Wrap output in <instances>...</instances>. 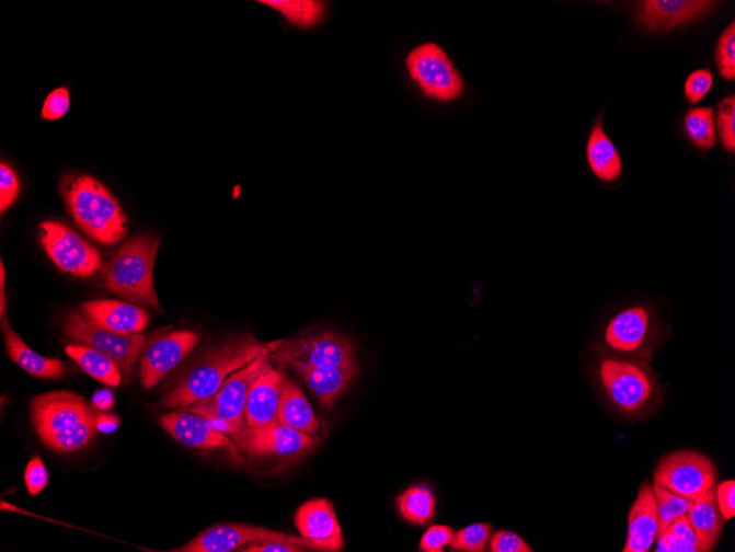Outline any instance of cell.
Segmentation results:
<instances>
[{"instance_id": "6da1fadb", "label": "cell", "mask_w": 735, "mask_h": 552, "mask_svg": "<svg viewBox=\"0 0 735 552\" xmlns=\"http://www.w3.org/2000/svg\"><path fill=\"white\" fill-rule=\"evenodd\" d=\"M279 343H264L252 333H242L209 346L164 395L161 405L168 410H182L211 398L229 377L261 355L272 354Z\"/></svg>"}, {"instance_id": "7a4b0ae2", "label": "cell", "mask_w": 735, "mask_h": 552, "mask_svg": "<svg viewBox=\"0 0 735 552\" xmlns=\"http://www.w3.org/2000/svg\"><path fill=\"white\" fill-rule=\"evenodd\" d=\"M62 195L78 226L91 238L115 245L127 233L126 216L101 182L87 174H70L62 181Z\"/></svg>"}, {"instance_id": "3957f363", "label": "cell", "mask_w": 735, "mask_h": 552, "mask_svg": "<svg viewBox=\"0 0 735 552\" xmlns=\"http://www.w3.org/2000/svg\"><path fill=\"white\" fill-rule=\"evenodd\" d=\"M160 243V239L150 233L131 238L106 267L105 287L130 302L162 312L153 280Z\"/></svg>"}, {"instance_id": "277c9868", "label": "cell", "mask_w": 735, "mask_h": 552, "mask_svg": "<svg viewBox=\"0 0 735 552\" xmlns=\"http://www.w3.org/2000/svg\"><path fill=\"white\" fill-rule=\"evenodd\" d=\"M271 367V354L261 355L229 377L215 395L185 410L206 419L225 422L234 426L242 435L238 445L240 447L248 434L244 411H246L250 392L257 378Z\"/></svg>"}, {"instance_id": "5b68a950", "label": "cell", "mask_w": 735, "mask_h": 552, "mask_svg": "<svg viewBox=\"0 0 735 552\" xmlns=\"http://www.w3.org/2000/svg\"><path fill=\"white\" fill-rule=\"evenodd\" d=\"M279 365H290L300 375L311 368L335 367L355 363L354 345L348 337L332 331H318L280 341L271 354Z\"/></svg>"}, {"instance_id": "8992f818", "label": "cell", "mask_w": 735, "mask_h": 552, "mask_svg": "<svg viewBox=\"0 0 735 552\" xmlns=\"http://www.w3.org/2000/svg\"><path fill=\"white\" fill-rule=\"evenodd\" d=\"M406 68L411 79L429 99L450 102L464 91L459 72L446 53L435 44L413 49L406 58Z\"/></svg>"}, {"instance_id": "52a82bcc", "label": "cell", "mask_w": 735, "mask_h": 552, "mask_svg": "<svg viewBox=\"0 0 735 552\" xmlns=\"http://www.w3.org/2000/svg\"><path fill=\"white\" fill-rule=\"evenodd\" d=\"M717 471L705 456L684 450L664 457L655 472L654 483L692 501L714 486Z\"/></svg>"}, {"instance_id": "ba28073f", "label": "cell", "mask_w": 735, "mask_h": 552, "mask_svg": "<svg viewBox=\"0 0 735 552\" xmlns=\"http://www.w3.org/2000/svg\"><path fill=\"white\" fill-rule=\"evenodd\" d=\"M64 327L68 336L92 346L112 357L120 368L126 382L133 372L146 344L141 334L120 335L101 329L90 322L81 312L69 311L64 320Z\"/></svg>"}, {"instance_id": "9c48e42d", "label": "cell", "mask_w": 735, "mask_h": 552, "mask_svg": "<svg viewBox=\"0 0 735 552\" xmlns=\"http://www.w3.org/2000/svg\"><path fill=\"white\" fill-rule=\"evenodd\" d=\"M41 241L54 263L66 273L88 278L103 268L99 251L60 222L42 223Z\"/></svg>"}, {"instance_id": "30bf717a", "label": "cell", "mask_w": 735, "mask_h": 552, "mask_svg": "<svg viewBox=\"0 0 735 552\" xmlns=\"http://www.w3.org/2000/svg\"><path fill=\"white\" fill-rule=\"evenodd\" d=\"M267 540H282L301 544L310 550L321 551L320 547L302 536H294L264 527L227 524L206 529L186 544L173 549L174 552H229L243 544Z\"/></svg>"}, {"instance_id": "8fae6325", "label": "cell", "mask_w": 735, "mask_h": 552, "mask_svg": "<svg viewBox=\"0 0 735 552\" xmlns=\"http://www.w3.org/2000/svg\"><path fill=\"white\" fill-rule=\"evenodd\" d=\"M198 335L188 330L156 334L140 360L139 378L145 390L163 381L198 343Z\"/></svg>"}, {"instance_id": "7c38bea8", "label": "cell", "mask_w": 735, "mask_h": 552, "mask_svg": "<svg viewBox=\"0 0 735 552\" xmlns=\"http://www.w3.org/2000/svg\"><path fill=\"white\" fill-rule=\"evenodd\" d=\"M599 377L609 398L624 412L642 409L652 396L653 383L635 363L605 358L599 364Z\"/></svg>"}, {"instance_id": "4fadbf2b", "label": "cell", "mask_w": 735, "mask_h": 552, "mask_svg": "<svg viewBox=\"0 0 735 552\" xmlns=\"http://www.w3.org/2000/svg\"><path fill=\"white\" fill-rule=\"evenodd\" d=\"M717 2L707 0H645L636 9V25L647 33H669L711 15Z\"/></svg>"}, {"instance_id": "5bb4252c", "label": "cell", "mask_w": 735, "mask_h": 552, "mask_svg": "<svg viewBox=\"0 0 735 552\" xmlns=\"http://www.w3.org/2000/svg\"><path fill=\"white\" fill-rule=\"evenodd\" d=\"M91 411L83 396L67 391L38 395L31 403L32 424L42 440L77 425Z\"/></svg>"}, {"instance_id": "9a60e30c", "label": "cell", "mask_w": 735, "mask_h": 552, "mask_svg": "<svg viewBox=\"0 0 735 552\" xmlns=\"http://www.w3.org/2000/svg\"><path fill=\"white\" fill-rule=\"evenodd\" d=\"M161 427L176 441L197 450L221 449L236 461H241L233 442L211 423L185 409L176 410L159 421Z\"/></svg>"}, {"instance_id": "2e32d148", "label": "cell", "mask_w": 735, "mask_h": 552, "mask_svg": "<svg viewBox=\"0 0 735 552\" xmlns=\"http://www.w3.org/2000/svg\"><path fill=\"white\" fill-rule=\"evenodd\" d=\"M318 446L311 435L296 430L280 421L264 428L248 430L240 449L252 456L298 458Z\"/></svg>"}, {"instance_id": "e0dca14e", "label": "cell", "mask_w": 735, "mask_h": 552, "mask_svg": "<svg viewBox=\"0 0 735 552\" xmlns=\"http://www.w3.org/2000/svg\"><path fill=\"white\" fill-rule=\"evenodd\" d=\"M287 375L283 367L268 368L255 381L244 411L248 430L264 428L279 421V407Z\"/></svg>"}, {"instance_id": "ac0fdd59", "label": "cell", "mask_w": 735, "mask_h": 552, "mask_svg": "<svg viewBox=\"0 0 735 552\" xmlns=\"http://www.w3.org/2000/svg\"><path fill=\"white\" fill-rule=\"evenodd\" d=\"M295 522L301 536L315 542L321 551L343 549L342 528L329 499L317 498L303 504L296 514Z\"/></svg>"}, {"instance_id": "d6986e66", "label": "cell", "mask_w": 735, "mask_h": 552, "mask_svg": "<svg viewBox=\"0 0 735 552\" xmlns=\"http://www.w3.org/2000/svg\"><path fill=\"white\" fill-rule=\"evenodd\" d=\"M81 313L94 325L120 335L140 334L150 319L138 306L117 300L84 302Z\"/></svg>"}, {"instance_id": "ffe728a7", "label": "cell", "mask_w": 735, "mask_h": 552, "mask_svg": "<svg viewBox=\"0 0 735 552\" xmlns=\"http://www.w3.org/2000/svg\"><path fill=\"white\" fill-rule=\"evenodd\" d=\"M629 530L623 552H647L657 538L658 511L653 486L645 481L629 511Z\"/></svg>"}, {"instance_id": "44dd1931", "label": "cell", "mask_w": 735, "mask_h": 552, "mask_svg": "<svg viewBox=\"0 0 735 552\" xmlns=\"http://www.w3.org/2000/svg\"><path fill=\"white\" fill-rule=\"evenodd\" d=\"M7 353L31 376L43 380H59L67 376L68 364L59 358H50L31 348L22 336L16 333L5 315L2 319Z\"/></svg>"}, {"instance_id": "7402d4cb", "label": "cell", "mask_w": 735, "mask_h": 552, "mask_svg": "<svg viewBox=\"0 0 735 552\" xmlns=\"http://www.w3.org/2000/svg\"><path fill=\"white\" fill-rule=\"evenodd\" d=\"M650 324L651 317L647 309L641 306L628 308L609 322L605 332V341L617 352H635L647 337Z\"/></svg>"}, {"instance_id": "603a6c76", "label": "cell", "mask_w": 735, "mask_h": 552, "mask_svg": "<svg viewBox=\"0 0 735 552\" xmlns=\"http://www.w3.org/2000/svg\"><path fill=\"white\" fill-rule=\"evenodd\" d=\"M587 160L593 174L604 183H615L623 173L621 156L605 129L602 115L590 133Z\"/></svg>"}, {"instance_id": "cb8c5ba5", "label": "cell", "mask_w": 735, "mask_h": 552, "mask_svg": "<svg viewBox=\"0 0 735 552\" xmlns=\"http://www.w3.org/2000/svg\"><path fill=\"white\" fill-rule=\"evenodd\" d=\"M357 375L356 361L344 366L311 368L301 373L309 389L326 409L333 407Z\"/></svg>"}, {"instance_id": "d4e9b609", "label": "cell", "mask_w": 735, "mask_h": 552, "mask_svg": "<svg viewBox=\"0 0 735 552\" xmlns=\"http://www.w3.org/2000/svg\"><path fill=\"white\" fill-rule=\"evenodd\" d=\"M703 552L711 551L717 542L724 519L716 502V491L712 486L701 496L690 501L686 514Z\"/></svg>"}, {"instance_id": "484cf974", "label": "cell", "mask_w": 735, "mask_h": 552, "mask_svg": "<svg viewBox=\"0 0 735 552\" xmlns=\"http://www.w3.org/2000/svg\"><path fill=\"white\" fill-rule=\"evenodd\" d=\"M279 421L301 433L312 435L320 429V422L303 391L291 380L284 387Z\"/></svg>"}, {"instance_id": "4316f807", "label": "cell", "mask_w": 735, "mask_h": 552, "mask_svg": "<svg viewBox=\"0 0 735 552\" xmlns=\"http://www.w3.org/2000/svg\"><path fill=\"white\" fill-rule=\"evenodd\" d=\"M66 352L87 375L99 382L111 388H117L122 383L119 366L105 353L85 344H71Z\"/></svg>"}, {"instance_id": "83f0119b", "label": "cell", "mask_w": 735, "mask_h": 552, "mask_svg": "<svg viewBox=\"0 0 735 552\" xmlns=\"http://www.w3.org/2000/svg\"><path fill=\"white\" fill-rule=\"evenodd\" d=\"M261 3L272 8L300 30L315 27L325 16V3L315 0H264Z\"/></svg>"}, {"instance_id": "f1b7e54d", "label": "cell", "mask_w": 735, "mask_h": 552, "mask_svg": "<svg viewBox=\"0 0 735 552\" xmlns=\"http://www.w3.org/2000/svg\"><path fill=\"white\" fill-rule=\"evenodd\" d=\"M96 430L97 418L91 411L77 425L47 437L43 442L55 452L71 453L85 448L95 437Z\"/></svg>"}, {"instance_id": "f546056e", "label": "cell", "mask_w": 735, "mask_h": 552, "mask_svg": "<svg viewBox=\"0 0 735 552\" xmlns=\"http://www.w3.org/2000/svg\"><path fill=\"white\" fill-rule=\"evenodd\" d=\"M684 126L687 137L699 149L708 151L715 147V117L712 107L690 108Z\"/></svg>"}, {"instance_id": "4dcf8cb0", "label": "cell", "mask_w": 735, "mask_h": 552, "mask_svg": "<svg viewBox=\"0 0 735 552\" xmlns=\"http://www.w3.org/2000/svg\"><path fill=\"white\" fill-rule=\"evenodd\" d=\"M398 503L402 516L411 522L425 524L434 515L435 498L426 487L407 490L399 497Z\"/></svg>"}, {"instance_id": "1f68e13d", "label": "cell", "mask_w": 735, "mask_h": 552, "mask_svg": "<svg viewBox=\"0 0 735 552\" xmlns=\"http://www.w3.org/2000/svg\"><path fill=\"white\" fill-rule=\"evenodd\" d=\"M653 488L658 511V538L676 519L687 514L690 501L655 483Z\"/></svg>"}, {"instance_id": "d6a6232c", "label": "cell", "mask_w": 735, "mask_h": 552, "mask_svg": "<svg viewBox=\"0 0 735 552\" xmlns=\"http://www.w3.org/2000/svg\"><path fill=\"white\" fill-rule=\"evenodd\" d=\"M719 74L726 81L735 79V23L732 22L720 36L715 48Z\"/></svg>"}, {"instance_id": "836d02e7", "label": "cell", "mask_w": 735, "mask_h": 552, "mask_svg": "<svg viewBox=\"0 0 735 552\" xmlns=\"http://www.w3.org/2000/svg\"><path fill=\"white\" fill-rule=\"evenodd\" d=\"M493 526L489 524H473L461 529L453 536L450 542L452 551L482 552L485 550L486 542L492 534Z\"/></svg>"}, {"instance_id": "e575fe53", "label": "cell", "mask_w": 735, "mask_h": 552, "mask_svg": "<svg viewBox=\"0 0 735 552\" xmlns=\"http://www.w3.org/2000/svg\"><path fill=\"white\" fill-rule=\"evenodd\" d=\"M717 133L723 148L735 152V97L726 96L717 106L716 114Z\"/></svg>"}, {"instance_id": "d590c367", "label": "cell", "mask_w": 735, "mask_h": 552, "mask_svg": "<svg viewBox=\"0 0 735 552\" xmlns=\"http://www.w3.org/2000/svg\"><path fill=\"white\" fill-rule=\"evenodd\" d=\"M713 87V76L709 69H699L689 74L685 82L684 93L689 104L702 101Z\"/></svg>"}, {"instance_id": "8d00e7d4", "label": "cell", "mask_w": 735, "mask_h": 552, "mask_svg": "<svg viewBox=\"0 0 735 552\" xmlns=\"http://www.w3.org/2000/svg\"><path fill=\"white\" fill-rule=\"evenodd\" d=\"M20 180L15 171L4 162L0 164V211L4 214L18 200Z\"/></svg>"}, {"instance_id": "74e56055", "label": "cell", "mask_w": 735, "mask_h": 552, "mask_svg": "<svg viewBox=\"0 0 735 552\" xmlns=\"http://www.w3.org/2000/svg\"><path fill=\"white\" fill-rule=\"evenodd\" d=\"M49 482V474L43 459L37 456L32 459L25 471V483L31 495L41 494Z\"/></svg>"}, {"instance_id": "f35d334b", "label": "cell", "mask_w": 735, "mask_h": 552, "mask_svg": "<svg viewBox=\"0 0 735 552\" xmlns=\"http://www.w3.org/2000/svg\"><path fill=\"white\" fill-rule=\"evenodd\" d=\"M492 552H532L531 547L517 533L502 530L496 532L490 541Z\"/></svg>"}, {"instance_id": "ab89813d", "label": "cell", "mask_w": 735, "mask_h": 552, "mask_svg": "<svg viewBox=\"0 0 735 552\" xmlns=\"http://www.w3.org/2000/svg\"><path fill=\"white\" fill-rule=\"evenodd\" d=\"M70 94L68 89L60 88L51 92L43 107V117L47 120H56L64 117L70 108Z\"/></svg>"}, {"instance_id": "60d3db41", "label": "cell", "mask_w": 735, "mask_h": 552, "mask_svg": "<svg viewBox=\"0 0 735 552\" xmlns=\"http://www.w3.org/2000/svg\"><path fill=\"white\" fill-rule=\"evenodd\" d=\"M453 530L447 526L430 527L421 540V549L427 552H441L444 547L450 544Z\"/></svg>"}, {"instance_id": "b9f144b4", "label": "cell", "mask_w": 735, "mask_h": 552, "mask_svg": "<svg viewBox=\"0 0 735 552\" xmlns=\"http://www.w3.org/2000/svg\"><path fill=\"white\" fill-rule=\"evenodd\" d=\"M242 552H305L308 548L289 541L267 540L261 542H252L248 547H240Z\"/></svg>"}, {"instance_id": "7bdbcfd3", "label": "cell", "mask_w": 735, "mask_h": 552, "mask_svg": "<svg viewBox=\"0 0 735 552\" xmlns=\"http://www.w3.org/2000/svg\"><path fill=\"white\" fill-rule=\"evenodd\" d=\"M716 502L724 520L735 515V482L733 480L722 482L715 488Z\"/></svg>"}, {"instance_id": "ee69618b", "label": "cell", "mask_w": 735, "mask_h": 552, "mask_svg": "<svg viewBox=\"0 0 735 552\" xmlns=\"http://www.w3.org/2000/svg\"><path fill=\"white\" fill-rule=\"evenodd\" d=\"M656 552H701L700 549L682 539L677 538L669 530L658 537Z\"/></svg>"}, {"instance_id": "f6af8a7d", "label": "cell", "mask_w": 735, "mask_h": 552, "mask_svg": "<svg viewBox=\"0 0 735 552\" xmlns=\"http://www.w3.org/2000/svg\"><path fill=\"white\" fill-rule=\"evenodd\" d=\"M673 534H675L677 538L682 539L685 541H688L694 545H697L701 552H703L702 547L699 543V540L691 527V525L688 521V518L686 515L679 517L676 519L668 528Z\"/></svg>"}, {"instance_id": "bcb514c9", "label": "cell", "mask_w": 735, "mask_h": 552, "mask_svg": "<svg viewBox=\"0 0 735 552\" xmlns=\"http://www.w3.org/2000/svg\"><path fill=\"white\" fill-rule=\"evenodd\" d=\"M94 405L100 411H107L114 405V398L108 391H101L94 396Z\"/></svg>"}, {"instance_id": "7dc6e473", "label": "cell", "mask_w": 735, "mask_h": 552, "mask_svg": "<svg viewBox=\"0 0 735 552\" xmlns=\"http://www.w3.org/2000/svg\"><path fill=\"white\" fill-rule=\"evenodd\" d=\"M97 419V429L103 433H112L117 428V421L113 416H101Z\"/></svg>"}, {"instance_id": "c3c4849f", "label": "cell", "mask_w": 735, "mask_h": 552, "mask_svg": "<svg viewBox=\"0 0 735 552\" xmlns=\"http://www.w3.org/2000/svg\"><path fill=\"white\" fill-rule=\"evenodd\" d=\"M0 292H2V312H0V315H2V319L5 317L7 313V294H5V279H7V273H5V267L4 264L0 265Z\"/></svg>"}]
</instances>
